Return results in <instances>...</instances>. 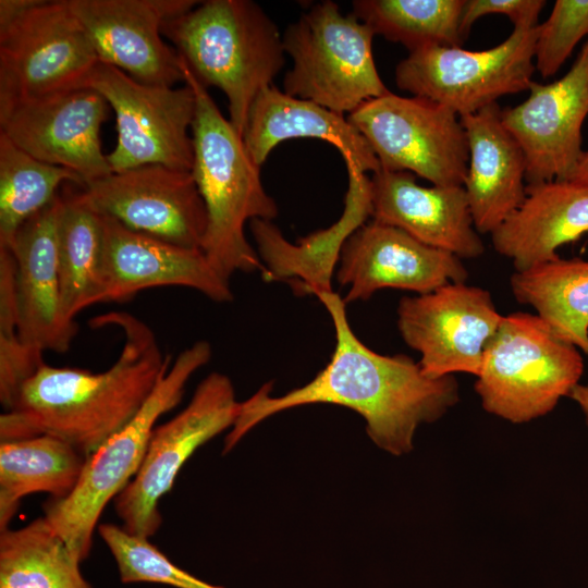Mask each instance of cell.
Returning <instances> with one entry per match:
<instances>
[{"mask_svg": "<svg viewBox=\"0 0 588 588\" xmlns=\"http://www.w3.org/2000/svg\"><path fill=\"white\" fill-rule=\"evenodd\" d=\"M370 184L372 220L461 259L483 254L463 186H422L411 172L382 169L372 173Z\"/></svg>", "mask_w": 588, "mask_h": 588, "instance_id": "7402d4cb", "label": "cell"}, {"mask_svg": "<svg viewBox=\"0 0 588 588\" xmlns=\"http://www.w3.org/2000/svg\"><path fill=\"white\" fill-rule=\"evenodd\" d=\"M373 32L338 3L313 4L282 35L293 65L283 91L347 115L365 101L390 90L381 79L372 53Z\"/></svg>", "mask_w": 588, "mask_h": 588, "instance_id": "52a82bcc", "label": "cell"}, {"mask_svg": "<svg viewBox=\"0 0 588 588\" xmlns=\"http://www.w3.org/2000/svg\"><path fill=\"white\" fill-rule=\"evenodd\" d=\"M81 188L94 209L124 226L201 249L207 211L191 172L147 164L112 172Z\"/></svg>", "mask_w": 588, "mask_h": 588, "instance_id": "5bb4252c", "label": "cell"}, {"mask_svg": "<svg viewBox=\"0 0 588 588\" xmlns=\"http://www.w3.org/2000/svg\"><path fill=\"white\" fill-rule=\"evenodd\" d=\"M61 194L27 219L9 247L15 262L20 334L27 347L42 354L69 351L78 326L61 309L58 231Z\"/></svg>", "mask_w": 588, "mask_h": 588, "instance_id": "ffe728a7", "label": "cell"}, {"mask_svg": "<svg viewBox=\"0 0 588 588\" xmlns=\"http://www.w3.org/2000/svg\"><path fill=\"white\" fill-rule=\"evenodd\" d=\"M161 33L204 87L224 93L229 120L243 136L256 97L284 65L277 24L252 0H206L166 21Z\"/></svg>", "mask_w": 588, "mask_h": 588, "instance_id": "277c9868", "label": "cell"}, {"mask_svg": "<svg viewBox=\"0 0 588 588\" xmlns=\"http://www.w3.org/2000/svg\"><path fill=\"white\" fill-rule=\"evenodd\" d=\"M87 457L50 434L0 444V531L8 528L21 500L35 492L64 499L77 486Z\"/></svg>", "mask_w": 588, "mask_h": 588, "instance_id": "4316f807", "label": "cell"}, {"mask_svg": "<svg viewBox=\"0 0 588 588\" xmlns=\"http://www.w3.org/2000/svg\"><path fill=\"white\" fill-rule=\"evenodd\" d=\"M492 103L461 118L468 142L463 187L478 233L491 234L526 197V160Z\"/></svg>", "mask_w": 588, "mask_h": 588, "instance_id": "603a6c76", "label": "cell"}, {"mask_svg": "<svg viewBox=\"0 0 588 588\" xmlns=\"http://www.w3.org/2000/svg\"><path fill=\"white\" fill-rule=\"evenodd\" d=\"M182 66L184 83L195 96L191 173L207 211L201 250L228 281L237 271L262 272V262L245 235V224L254 219L272 221L279 213L277 203L265 191L260 167L249 155L243 136L222 115L183 60Z\"/></svg>", "mask_w": 588, "mask_h": 588, "instance_id": "3957f363", "label": "cell"}, {"mask_svg": "<svg viewBox=\"0 0 588 588\" xmlns=\"http://www.w3.org/2000/svg\"><path fill=\"white\" fill-rule=\"evenodd\" d=\"M108 107L95 89L75 88L0 111V132L34 158L75 172L86 186L112 173L100 139Z\"/></svg>", "mask_w": 588, "mask_h": 588, "instance_id": "9a60e30c", "label": "cell"}, {"mask_svg": "<svg viewBox=\"0 0 588 588\" xmlns=\"http://www.w3.org/2000/svg\"><path fill=\"white\" fill-rule=\"evenodd\" d=\"M568 181L588 187V151H584L576 170Z\"/></svg>", "mask_w": 588, "mask_h": 588, "instance_id": "74e56055", "label": "cell"}, {"mask_svg": "<svg viewBox=\"0 0 588 588\" xmlns=\"http://www.w3.org/2000/svg\"><path fill=\"white\" fill-rule=\"evenodd\" d=\"M210 357L211 346L204 340L183 350L134 417L87 457L72 493L44 504L45 519L78 561L90 553L106 505L138 471L157 420L181 402L186 383Z\"/></svg>", "mask_w": 588, "mask_h": 588, "instance_id": "5b68a950", "label": "cell"}, {"mask_svg": "<svg viewBox=\"0 0 588 588\" xmlns=\"http://www.w3.org/2000/svg\"><path fill=\"white\" fill-rule=\"evenodd\" d=\"M515 299L532 307L562 339L588 356V258L555 260L514 271Z\"/></svg>", "mask_w": 588, "mask_h": 588, "instance_id": "83f0119b", "label": "cell"}, {"mask_svg": "<svg viewBox=\"0 0 588 588\" xmlns=\"http://www.w3.org/2000/svg\"><path fill=\"white\" fill-rule=\"evenodd\" d=\"M240 407L230 378L211 372L184 409L155 427L138 471L113 500L125 530L146 538L157 532L162 523L159 501L181 467L200 445L233 427Z\"/></svg>", "mask_w": 588, "mask_h": 588, "instance_id": "7c38bea8", "label": "cell"}, {"mask_svg": "<svg viewBox=\"0 0 588 588\" xmlns=\"http://www.w3.org/2000/svg\"><path fill=\"white\" fill-rule=\"evenodd\" d=\"M82 87L98 91L115 113L118 140L107 155L112 172L147 164L191 172L194 151L188 130L195 115V96L188 84H144L98 62Z\"/></svg>", "mask_w": 588, "mask_h": 588, "instance_id": "8fae6325", "label": "cell"}, {"mask_svg": "<svg viewBox=\"0 0 588 588\" xmlns=\"http://www.w3.org/2000/svg\"><path fill=\"white\" fill-rule=\"evenodd\" d=\"M588 233V187L554 180L526 185L519 207L491 233L497 253L525 271L558 259V249Z\"/></svg>", "mask_w": 588, "mask_h": 588, "instance_id": "cb8c5ba5", "label": "cell"}, {"mask_svg": "<svg viewBox=\"0 0 588 588\" xmlns=\"http://www.w3.org/2000/svg\"><path fill=\"white\" fill-rule=\"evenodd\" d=\"M579 350L537 314L503 317L486 346L475 391L482 408L512 424L546 416L579 383Z\"/></svg>", "mask_w": 588, "mask_h": 588, "instance_id": "8992f818", "label": "cell"}, {"mask_svg": "<svg viewBox=\"0 0 588 588\" xmlns=\"http://www.w3.org/2000/svg\"><path fill=\"white\" fill-rule=\"evenodd\" d=\"M503 317L489 291L466 282L404 296L397 306L399 331L420 354L419 366L429 378L456 372L477 377L486 346Z\"/></svg>", "mask_w": 588, "mask_h": 588, "instance_id": "4fadbf2b", "label": "cell"}, {"mask_svg": "<svg viewBox=\"0 0 588 588\" xmlns=\"http://www.w3.org/2000/svg\"><path fill=\"white\" fill-rule=\"evenodd\" d=\"M544 0H465L461 29L464 38L473 24L480 17L491 14L507 16L514 27H536Z\"/></svg>", "mask_w": 588, "mask_h": 588, "instance_id": "e575fe53", "label": "cell"}, {"mask_svg": "<svg viewBox=\"0 0 588 588\" xmlns=\"http://www.w3.org/2000/svg\"><path fill=\"white\" fill-rule=\"evenodd\" d=\"M537 26L514 27L501 44L485 50L429 46L412 51L397 63L395 84L460 118L473 114L503 96L529 89L536 71Z\"/></svg>", "mask_w": 588, "mask_h": 588, "instance_id": "9c48e42d", "label": "cell"}, {"mask_svg": "<svg viewBox=\"0 0 588 588\" xmlns=\"http://www.w3.org/2000/svg\"><path fill=\"white\" fill-rule=\"evenodd\" d=\"M90 326L122 331L115 362L100 372L44 363L0 416L1 442L50 434L88 457L139 411L170 368L171 355L161 351L152 329L130 313H108Z\"/></svg>", "mask_w": 588, "mask_h": 588, "instance_id": "7a4b0ae2", "label": "cell"}, {"mask_svg": "<svg viewBox=\"0 0 588 588\" xmlns=\"http://www.w3.org/2000/svg\"><path fill=\"white\" fill-rule=\"evenodd\" d=\"M465 0H355L352 13L375 35L409 52L429 46H461Z\"/></svg>", "mask_w": 588, "mask_h": 588, "instance_id": "f546056e", "label": "cell"}, {"mask_svg": "<svg viewBox=\"0 0 588 588\" xmlns=\"http://www.w3.org/2000/svg\"><path fill=\"white\" fill-rule=\"evenodd\" d=\"M58 259L63 317L75 322L85 308L106 302L101 215L85 199L82 188L61 194Z\"/></svg>", "mask_w": 588, "mask_h": 588, "instance_id": "484cf974", "label": "cell"}, {"mask_svg": "<svg viewBox=\"0 0 588 588\" xmlns=\"http://www.w3.org/2000/svg\"><path fill=\"white\" fill-rule=\"evenodd\" d=\"M99 62L137 82L174 87L184 83L182 59L162 39L166 21L196 7V0H68Z\"/></svg>", "mask_w": 588, "mask_h": 588, "instance_id": "e0dca14e", "label": "cell"}, {"mask_svg": "<svg viewBox=\"0 0 588 588\" xmlns=\"http://www.w3.org/2000/svg\"><path fill=\"white\" fill-rule=\"evenodd\" d=\"M64 182L79 187L75 172L42 162L0 132V247H9L19 228L48 206Z\"/></svg>", "mask_w": 588, "mask_h": 588, "instance_id": "4dcf8cb0", "label": "cell"}, {"mask_svg": "<svg viewBox=\"0 0 588 588\" xmlns=\"http://www.w3.org/2000/svg\"><path fill=\"white\" fill-rule=\"evenodd\" d=\"M335 273L339 284L348 287L345 304L365 302L381 289L421 295L468 279L462 259L454 254L375 220L366 222L345 242Z\"/></svg>", "mask_w": 588, "mask_h": 588, "instance_id": "ac0fdd59", "label": "cell"}, {"mask_svg": "<svg viewBox=\"0 0 588 588\" xmlns=\"http://www.w3.org/2000/svg\"><path fill=\"white\" fill-rule=\"evenodd\" d=\"M316 297L334 327L330 362L311 381L282 396H271L272 383L268 382L241 402L223 453L270 416L316 403L355 411L365 419L366 431L376 445L395 456L409 453L417 428L437 421L460 401L455 377L429 378L407 355H382L370 350L353 332L346 304L339 294L330 291Z\"/></svg>", "mask_w": 588, "mask_h": 588, "instance_id": "6da1fadb", "label": "cell"}, {"mask_svg": "<svg viewBox=\"0 0 588 588\" xmlns=\"http://www.w3.org/2000/svg\"><path fill=\"white\" fill-rule=\"evenodd\" d=\"M291 138L324 140L338 148L344 162H353L365 173L380 170L368 142L347 117L273 85L264 88L249 110L243 134L249 155L261 167L274 147Z\"/></svg>", "mask_w": 588, "mask_h": 588, "instance_id": "d4e9b609", "label": "cell"}, {"mask_svg": "<svg viewBox=\"0 0 588 588\" xmlns=\"http://www.w3.org/2000/svg\"><path fill=\"white\" fill-rule=\"evenodd\" d=\"M98 532L110 550L123 584L150 583L174 588H223L206 583L172 563L148 538L103 523Z\"/></svg>", "mask_w": 588, "mask_h": 588, "instance_id": "d6a6232c", "label": "cell"}, {"mask_svg": "<svg viewBox=\"0 0 588 588\" xmlns=\"http://www.w3.org/2000/svg\"><path fill=\"white\" fill-rule=\"evenodd\" d=\"M345 164L348 185L344 209L329 228L293 244L272 221L254 219L249 222L256 252L264 266V281H286L302 295L317 296L332 291V278L343 246L367 222L372 210L370 177L353 162Z\"/></svg>", "mask_w": 588, "mask_h": 588, "instance_id": "44dd1931", "label": "cell"}, {"mask_svg": "<svg viewBox=\"0 0 588 588\" xmlns=\"http://www.w3.org/2000/svg\"><path fill=\"white\" fill-rule=\"evenodd\" d=\"M44 363L42 354L32 351L21 338L14 257L9 248L0 247V402L5 411Z\"/></svg>", "mask_w": 588, "mask_h": 588, "instance_id": "1f68e13d", "label": "cell"}, {"mask_svg": "<svg viewBox=\"0 0 588 588\" xmlns=\"http://www.w3.org/2000/svg\"><path fill=\"white\" fill-rule=\"evenodd\" d=\"M569 397L578 405L588 425V382L584 384L578 383Z\"/></svg>", "mask_w": 588, "mask_h": 588, "instance_id": "8d00e7d4", "label": "cell"}, {"mask_svg": "<svg viewBox=\"0 0 588 588\" xmlns=\"http://www.w3.org/2000/svg\"><path fill=\"white\" fill-rule=\"evenodd\" d=\"M40 0H0V27L36 5Z\"/></svg>", "mask_w": 588, "mask_h": 588, "instance_id": "d590c367", "label": "cell"}, {"mask_svg": "<svg viewBox=\"0 0 588 588\" xmlns=\"http://www.w3.org/2000/svg\"><path fill=\"white\" fill-rule=\"evenodd\" d=\"M528 97L501 110L505 128L522 148L526 182L568 181L584 154L581 128L588 115V37L568 72L540 84Z\"/></svg>", "mask_w": 588, "mask_h": 588, "instance_id": "2e32d148", "label": "cell"}, {"mask_svg": "<svg viewBox=\"0 0 588 588\" xmlns=\"http://www.w3.org/2000/svg\"><path fill=\"white\" fill-rule=\"evenodd\" d=\"M347 120L366 138L380 169L406 171L438 186H463L468 142L461 118L428 98L391 91L365 101Z\"/></svg>", "mask_w": 588, "mask_h": 588, "instance_id": "ba28073f", "label": "cell"}, {"mask_svg": "<svg viewBox=\"0 0 588 588\" xmlns=\"http://www.w3.org/2000/svg\"><path fill=\"white\" fill-rule=\"evenodd\" d=\"M44 516L0 531V588H93Z\"/></svg>", "mask_w": 588, "mask_h": 588, "instance_id": "f1b7e54d", "label": "cell"}, {"mask_svg": "<svg viewBox=\"0 0 588 588\" xmlns=\"http://www.w3.org/2000/svg\"><path fill=\"white\" fill-rule=\"evenodd\" d=\"M98 62L68 0H40L0 27V111L81 88Z\"/></svg>", "mask_w": 588, "mask_h": 588, "instance_id": "30bf717a", "label": "cell"}, {"mask_svg": "<svg viewBox=\"0 0 588 588\" xmlns=\"http://www.w3.org/2000/svg\"><path fill=\"white\" fill-rule=\"evenodd\" d=\"M586 36L588 0H556L549 17L537 26L534 60L541 77L554 75Z\"/></svg>", "mask_w": 588, "mask_h": 588, "instance_id": "836d02e7", "label": "cell"}, {"mask_svg": "<svg viewBox=\"0 0 588 588\" xmlns=\"http://www.w3.org/2000/svg\"><path fill=\"white\" fill-rule=\"evenodd\" d=\"M101 218L105 303H123L158 286L189 287L217 303L233 301L230 281L213 269L200 248L179 246L133 231L109 216Z\"/></svg>", "mask_w": 588, "mask_h": 588, "instance_id": "d6986e66", "label": "cell"}]
</instances>
